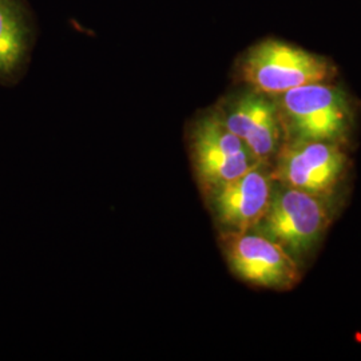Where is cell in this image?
<instances>
[{
    "label": "cell",
    "instance_id": "6da1fadb",
    "mask_svg": "<svg viewBox=\"0 0 361 361\" xmlns=\"http://www.w3.org/2000/svg\"><path fill=\"white\" fill-rule=\"evenodd\" d=\"M289 141L341 143L352 126V109L344 91L329 82L304 85L273 97Z\"/></svg>",
    "mask_w": 361,
    "mask_h": 361
},
{
    "label": "cell",
    "instance_id": "7a4b0ae2",
    "mask_svg": "<svg viewBox=\"0 0 361 361\" xmlns=\"http://www.w3.org/2000/svg\"><path fill=\"white\" fill-rule=\"evenodd\" d=\"M279 183V182H277ZM331 222L328 198L279 183L255 231L284 247L301 265L319 245Z\"/></svg>",
    "mask_w": 361,
    "mask_h": 361
},
{
    "label": "cell",
    "instance_id": "3957f363",
    "mask_svg": "<svg viewBox=\"0 0 361 361\" xmlns=\"http://www.w3.org/2000/svg\"><path fill=\"white\" fill-rule=\"evenodd\" d=\"M240 74L250 89L277 97L304 85L329 82L335 75V67L324 56L268 39L247 50Z\"/></svg>",
    "mask_w": 361,
    "mask_h": 361
},
{
    "label": "cell",
    "instance_id": "277c9868",
    "mask_svg": "<svg viewBox=\"0 0 361 361\" xmlns=\"http://www.w3.org/2000/svg\"><path fill=\"white\" fill-rule=\"evenodd\" d=\"M190 153L197 180L205 195L262 164L225 126L217 111L194 122L190 130Z\"/></svg>",
    "mask_w": 361,
    "mask_h": 361
},
{
    "label": "cell",
    "instance_id": "5b68a950",
    "mask_svg": "<svg viewBox=\"0 0 361 361\" xmlns=\"http://www.w3.org/2000/svg\"><path fill=\"white\" fill-rule=\"evenodd\" d=\"M222 249L233 274L244 283L289 290L301 280V265L283 246L255 229L221 233Z\"/></svg>",
    "mask_w": 361,
    "mask_h": 361
},
{
    "label": "cell",
    "instance_id": "8992f818",
    "mask_svg": "<svg viewBox=\"0 0 361 361\" xmlns=\"http://www.w3.org/2000/svg\"><path fill=\"white\" fill-rule=\"evenodd\" d=\"M274 161L273 180L324 198L334 194L348 166L341 143L328 141H289Z\"/></svg>",
    "mask_w": 361,
    "mask_h": 361
},
{
    "label": "cell",
    "instance_id": "52a82bcc",
    "mask_svg": "<svg viewBox=\"0 0 361 361\" xmlns=\"http://www.w3.org/2000/svg\"><path fill=\"white\" fill-rule=\"evenodd\" d=\"M217 114L259 162L269 164L280 150L284 125L273 97L252 89L233 97Z\"/></svg>",
    "mask_w": 361,
    "mask_h": 361
},
{
    "label": "cell",
    "instance_id": "ba28073f",
    "mask_svg": "<svg viewBox=\"0 0 361 361\" xmlns=\"http://www.w3.org/2000/svg\"><path fill=\"white\" fill-rule=\"evenodd\" d=\"M265 166L259 164L207 194L221 233L252 231L265 216L274 189L271 173Z\"/></svg>",
    "mask_w": 361,
    "mask_h": 361
},
{
    "label": "cell",
    "instance_id": "9c48e42d",
    "mask_svg": "<svg viewBox=\"0 0 361 361\" xmlns=\"http://www.w3.org/2000/svg\"><path fill=\"white\" fill-rule=\"evenodd\" d=\"M26 15L19 0H0V80L13 79L28 51Z\"/></svg>",
    "mask_w": 361,
    "mask_h": 361
}]
</instances>
